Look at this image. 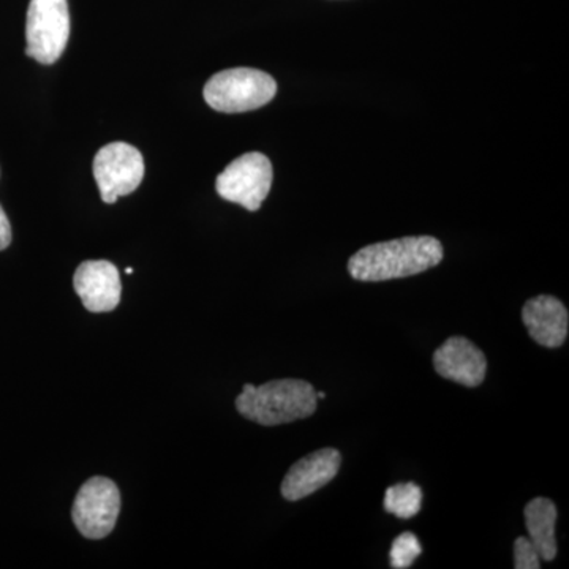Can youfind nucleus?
Wrapping results in <instances>:
<instances>
[{"label":"nucleus","mask_w":569,"mask_h":569,"mask_svg":"<svg viewBox=\"0 0 569 569\" xmlns=\"http://www.w3.org/2000/svg\"><path fill=\"white\" fill-rule=\"evenodd\" d=\"M93 176L103 203L114 204L133 193L144 178V160L132 144L116 141L104 146L93 159Z\"/></svg>","instance_id":"nucleus-6"},{"label":"nucleus","mask_w":569,"mask_h":569,"mask_svg":"<svg viewBox=\"0 0 569 569\" xmlns=\"http://www.w3.org/2000/svg\"><path fill=\"white\" fill-rule=\"evenodd\" d=\"M325 397H326V392H323V391L317 392V399H325Z\"/></svg>","instance_id":"nucleus-17"},{"label":"nucleus","mask_w":569,"mask_h":569,"mask_svg":"<svg viewBox=\"0 0 569 569\" xmlns=\"http://www.w3.org/2000/svg\"><path fill=\"white\" fill-rule=\"evenodd\" d=\"M317 391L305 380L268 381L261 387L244 385L236 397L242 417L261 426H280L312 417L317 410Z\"/></svg>","instance_id":"nucleus-2"},{"label":"nucleus","mask_w":569,"mask_h":569,"mask_svg":"<svg viewBox=\"0 0 569 569\" xmlns=\"http://www.w3.org/2000/svg\"><path fill=\"white\" fill-rule=\"evenodd\" d=\"M272 178L271 160L264 153L249 152L224 168L217 178L216 189L223 200L253 212L271 192Z\"/></svg>","instance_id":"nucleus-5"},{"label":"nucleus","mask_w":569,"mask_h":569,"mask_svg":"<svg viewBox=\"0 0 569 569\" xmlns=\"http://www.w3.org/2000/svg\"><path fill=\"white\" fill-rule=\"evenodd\" d=\"M422 553L421 542L413 533H402L395 539L389 552L391 567L396 569L410 568L413 561Z\"/></svg>","instance_id":"nucleus-14"},{"label":"nucleus","mask_w":569,"mask_h":569,"mask_svg":"<svg viewBox=\"0 0 569 569\" xmlns=\"http://www.w3.org/2000/svg\"><path fill=\"white\" fill-rule=\"evenodd\" d=\"M126 272H127V274H133V269L132 268H127Z\"/></svg>","instance_id":"nucleus-18"},{"label":"nucleus","mask_w":569,"mask_h":569,"mask_svg":"<svg viewBox=\"0 0 569 569\" xmlns=\"http://www.w3.org/2000/svg\"><path fill=\"white\" fill-rule=\"evenodd\" d=\"M433 367L440 377L467 388H477L485 381L488 359L466 337H451L433 353Z\"/></svg>","instance_id":"nucleus-10"},{"label":"nucleus","mask_w":569,"mask_h":569,"mask_svg":"<svg viewBox=\"0 0 569 569\" xmlns=\"http://www.w3.org/2000/svg\"><path fill=\"white\" fill-rule=\"evenodd\" d=\"M422 490L415 482H400L385 493V509L399 519H411L421 511Z\"/></svg>","instance_id":"nucleus-13"},{"label":"nucleus","mask_w":569,"mask_h":569,"mask_svg":"<svg viewBox=\"0 0 569 569\" xmlns=\"http://www.w3.org/2000/svg\"><path fill=\"white\" fill-rule=\"evenodd\" d=\"M443 253V246L432 236H408L359 250L348 260V272L359 282L403 279L436 268Z\"/></svg>","instance_id":"nucleus-1"},{"label":"nucleus","mask_w":569,"mask_h":569,"mask_svg":"<svg viewBox=\"0 0 569 569\" xmlns=\"http://www.w3.org/2000/svg\"><path fill=\"white\" fill-rule=\"evenodd\" d=\"M73 287L82 306L92 313L111 312L121 302V276L107 260L84 261L78 266Z\"/></svg>","instance_id":"nucleus-8"},{"label":"nucleus","mask_w":569,"mask_h":569,"mask_svg":"<svg viewBox=\"0 0 569 569\" xmlns=\"http://www.w3.org/2000/svg\"><path fill=\"white\" fill-rule=\"evenodd\" d=\"M342 456L335 448L318 449L288 470L280 492L284 500L298 501L331 482L339 473Z\"/></svg>","instance_id":"nucleus-9"},{"label":"nucleus","mask_w":569,"mask_h":569,"mask_svg":"<svg viewBox=\"0 0 569 569\" xmlns=\"http://www.w3.org/2000/svg\"><path fill=\"white\" fill-rule=\"evenodd\" d=\"M557 516L556 503L545 497L533 498L523 509L529 538L538 550L539 559L545 561L556 559L559 549L556 539Z\"/></svg>","instance_id":"nucleus-12"},{"label":"nucleus","mask_w":569,"mask_h":569,"mask_svg":"<svg viewBox=\"0 0 569 569\" xmlns=\"http://www.w3.org/2000/svg\"><path fill=\"white\" fill-rule=\"evenodd\" d=\"M539 553L529 537H520L515 542V568L516 569H539Z\"/></svg>","instance_id":"nucleus-15"},{"label":"nucleus","mask_w":569,"mask_h":569,"mask_svg":"<svg viewBox=\"0 0 569 569\" xmlns=\"http://www.w3.org/2000/svg\"><path fill=\"white\" fill-rule=\"evenodd\" d=\"M121 511V492L111 479L96 477L86 481L74 498L71 519L84 538L102 539L114 530Z\"/></svg>","instance_id":"nucleus-7"},{"label":"nucleus","mask_w":569,"mask_h":569,"mask_svg":"<svg viewBox=\"0 0 569 569\" xmlns=\"http://www.w3.org/2000/svg\"><path fill=\"white\" fill-rule=\"evenodd\" d=\"M70 37L67 0H31L26 20V54L41 66L58 62Z\"/></svg>","instance_id":"nucleus-4"},{"label":"nucleus","mask_w":569,"mask_h":569,"mask_svg":"<svg viewBox=\"0 0 569 569\" xmlns=\"http://www.w3.org/2000/svg\"><path fill=\"white\" fill-rule=\"evenodd\" d=\"M204 100L212 110L246 112L258 110L274 99L277 82L271 74L257 69L219 71L204 86Z\"/></svg>","instance_id":"nucleus-3"},{"label":"nucleus","mask_w":569,"mask_h":569,"mask_svg":"<svg viewBox=\"0 0 569 569\" xmlns=\"http://www.w3.org/2000/svg\"><path fill=\"white\" fill-rule=\"evenodd\" d=\"M11 242V224L9 217H7L6 211H3L2 206H0V252L6 250L7 247L10 246Z\"/></svg>","instance_id":"nucleus-16"},{"label":"nucleus","mask_w":569,"mask_h":569,"mask_svg":"<svg viewBox=\"0 0 569 569\" xmlns=\"http://www.w3.org/2000/svg\"><path fill=\"white\" fill-rule=\"evenodd\" d=\"M522 320L531 339L546 348L563 346L568 337L569 313L560 299L553 296H537L526 302Z\"/></svg>","instance_id":"nucleus-11"}]
</instances>
